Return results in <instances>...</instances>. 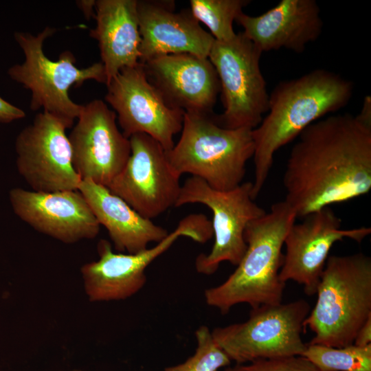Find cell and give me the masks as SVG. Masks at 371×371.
I'll list each match as a JSON object with an SVG mask.
<instances>
[{
  "label": "cell",
  "instance_id": "cell-1",
  "mask_svg": "<svg viewBox=\"0 0 371 371\" xmlns=\"http://www.w3.org/2000/svg\"><path fill=\"white\" fill-rule=\"evenodd\" d=\"M291 150L285 201L297 217L346 202L371 189V128L349 113L308 126Z\"/></svg>",
  "mask_w": 371,
  "mask_h": 371
},
{
  "label": "cell",
  "instance_id": "cell-2",
  "mask_svg": "<svg viewBox=\"0 0 371 371\" xmlns=\"http://www.w3.org/2000/svg\"><path fill=\"white\" fill-rule=\"evenodd\" d=\"M353 92L351 80L325 69H316L276 85L269 95L267 114L251 131L254 199L265 183L277 150L312 123L346 106Z\"/></svg>",
  "mask_w": 371,
  "mask_h": 371
},
{
  "label": "cell",
  "instance_id": "cell-3",
  "mask_svg": "<svg viewBox=\"0 0 371 371\" xmlns=\"http://www.w3.org/2000/svg\"><path fill=\"white\" fill-rule=\"evenodd\" d=\"M297 216L285 201L249 222L244 232L247 249L235 271L222 284L205 291V300L225 314L235 305L252 308L282 303L285 283L280 278L284 239Z\"/></svg>",
  "mask_w": 371,
  "mask_h": 371
},
{
  "label": "cell",
  "instance_id": "cell-4",
  "mask_svg": "<svg viewBox=\"0 0 371 371\" xmlns=\"http://www.w3.org/2000/svg\"><path fill=\"white\" fill-rule=\"evenodd\" d=\"M317 301L304 321L314 333L309 344L340 348L354 344L371 317V258L358 253L328 256Z\"/></svg>",
  "mask_w": 371,
  "mask_h": 371
},
{
  "label": "cell",
  "instance_id": "cell-5",
  "mask_svg": "<svg viewBox=\"0 0 371 371\" xmlns=\"http://www.w3.org/2000/svg\"><path fill=\"white\" fill-rule=\"evenodd\" d=\"M251 131L224 128L213 114L185 113L181 137L166 151L168 162L179 177L189 173L216 190L234 189L242 183L254 155Z\"/></svg>",
  "mask_w": 371,
  "mask_h": 371
},
{
  "label": "cell",
  "instance_id": "cell-6",
  "mask_svg": "<svg viewBox=\"0 0 371 371\" xmlns=\"http://www.w3.org/2000/svg\"><path fill=\"white\" fill-rule=\"evenodd\" d=\"M56 29L46 27L34 36L28 32H16L14 38L23 49L25 60L8 70L11 78L30 90V109H43L60 120L67 128H71L78 118L83 105L75 103L69 95L73 86L80 87L88 80L106 84L104 67L102 63L79 69L76 59L69 51L61 53L56 61L49 59L43 52L44 41Z\"/></svg>",
  "mask_w": 371,
  "mask_h": 371
},
{
  "label": "cell",
  "instance_id": "cell-7",
  "mask_svg": "<svg viewBox=\"0 0 371 371\" xmlns=\"http://www.w3.org/2000/svg\"><path fill=\"white\" fill-rule=\"evenodd\" d=\"M310 311V304L302 299L262 306L252 308L247 321L215 328L212 335L236 364L302 356L306 348L302 333Z\"/></svg>",
  "mask_w": 371,
  "mask_h": 371
},
{
  "label": "cell",
  "instance_id": "cell-8",
  "mask_svg": "<svg viewBox=\"0 0 371 371\" xmlns=\"http://www.w3.org/2000/svg\"><path fill=\"white\" fill-rule=\"evenodd\" d=\"M181 236L205 243L213 236L212 223L204 214H189L155 246L136 254L113 252L108 240H100L97 246L99 259L85 264L80 270L89 300H121L137 293L146 282V269Z\"/></svg>",
  "mask_w": 371,
  "mask_h": 371
},
{
  "label": "cell",
  "instance_id": "cell-9",
  "mask_svg": "<svg viewBox=\"0 0 371 371\" xmlns=\"http://www.w3.org/2000/svg\"><path fill=\"white\" fill-rule=\"evenodd\" d=\"M262 53L243 32L227 41L214 40L208 58L220 82L224 111L214 117L221 126L254 129L267 113L269 93L260 67Z\"/></svg>",
  "mask_w": 371,
  "mask_h": 371
},
{
  "label": "cell",
  "instance_id": "cell-10",
  "mask_svg": "<svg viewBox=\"0 0 371 371\" xmlns=\"http://www.w3.org/2000/svg\"><path fill=\"white\" fill-rule=\"evenodd\" d=\"M252 183H242L227 191L216 190L203 179L192 176L181 185L175 207L201 203L212 213L214 243L207 254L195 260L198 273L212 275L222 262L237 265L247 249L244 232L247 224L266 214L252 198Z\"/></svg>",
  "mask_w": 371,
  "mask_h": 371
},
{
  "label": "cell",
  "instance_id": "cell-11",
  "mask_svg": "<svg viewBox=\"0 0 371 371\" xmlns=\"http://www.w3.org/2000/svg\"><path fill=\"white\" fill-rule=\"evenodd\" d=\"M105 100L114 109L123 135L146 134L170 150L181 131L185 112L171 106L148 81L142 64L121 69L106 85Z\"/></svg>",
  "mask_w": 371,
  "mask_h": 371
},
{
  "label": "cell",
  "instance_id": "cell-12",
  "mask_svg": "<svg viewBox=\"0 0 371 371\" xmlns=\"http://www.w3.org/2000/svg\"><path fill=\"white\" fill-rule=\"evenodd\" d=\"M131 155L108 189L143 217L152 220L175 207L181 185L163 146L144 133L129 137Z\"/></svg>",
  "mask_w": 371,
  "mask_h": 371
},
{
  "label": "cell",
  "instance_id": "cell-13",
  "mask_svg": "<svg viewBox=\"0 0 371 371\" xmlns=\"http://www.w3.org/2000/svg\"><path fill=\"white\" fill-rule=\"evenodd\" d=\"M64 124L47 113H38L18 135L15 149L19 175L32 190H77L81 179L71 161Z\"/></svg>",
  "mask_w": 371,
  "mask_h": 371
},
{
  "label": "cell",
  "instance_id": "cell-14",
  "mask_svg": "<svg viewBox=\"0 0 371 371\" xmlns=\"http://www.w3.org/2000/svg\"><path fill=\"white\" fill-rule=\"evenodd\" d=\"M68 136L73 167L81 180L108 187L131 155L129 138L117 125L116 113L101 100L86 105Z\"/></svg>",
  "mask_w": 371,
  "mask_h": 371
},
{
  "label": "cell",
  "instance_id": "cell-15",
  "mask_svg": "<svg viewBox=\"0 0 371 371\" xmlns=\"http://www.w3.org/2000/svg\"><path fill=\"white\" fill-rule=\"evenodd\" d=\"M370 233L368 227L341 229V219L330 207L307 214L301 223H294L286 236L280 280L303 285L308 295L316 294L333 245L345 238L361 243Z\"/></svg>",
  "mask_w": 371,
  "mask_h": 371
},
{
  "label": "cell",
  "instance_id": "cell-16",
  "mask_svg": "<svg viewBox=\"0 0 371 371\" xmlns=\"http://www.w3.org/2000/svg\"><path fill=\"white\" fill-rule=\"evenodd\" d=\"M9 199L20 219L63 243L92 239L99 233L100 225L78 190L43 192L15 188Z\"/></svg>",
  "mask_w": 371,
  "mask_h": 371
},
{
  "label": "cell",
  "instance_id": "cell-17",
  "mask_svg": "<svg viewBox=\"0 0 371 371\" xmlns=\"http://www.w3.org/2000/svg\"><path fill=\"white\" fill-rule=\"evenodd\" d=\"M141 63L148 81L171 106L185 113L213 114L221 87L208 58L190 54H166Z\"/></svg>",
  "mask_w": 371,
  "mask_h": 371
},
{
  "label": "cell",
  "instance_id": "cell-18",
  "mask_svg": "<svg viewBox=\"0 0 371 371\" xmlns=\"http://www.w3.org/2000/svg\"><path fill=\"white\" fill-rule=\"evenodd\" d=\"M139 63L153 56L190 54L208 58L214 38L190 10L175 12L174 1H137Z\"/></svg>",
  "mask_w": 371,
  "mask_h": 371
},
{
  "label": "cell",
  "instance_id": "cell-19",
  "mask_svg": "<svg viewBox=\"0 0 371 371\" xmlns=\"http://www.w3.org/2000/svg\"><path fill=\"white\" fill-rule=\"evenodd\" d=\"M236 21L262 52L284 48L302 53L319 37L324 25L315 0H281L258 16L242 12Z\"/></svg>",
  "mask_w": 371,
  "mask_h": 371
},
{
  "label": "cell",
  "instance_id": "cell-20",
  "mask_svg": "<svg viewBox=\"0 0 371 371\" xmlns=\"http://www.w3.org/2000/svg\"><path fill=\"white\" fill-rule=\"evenodd\" d=\"M78 190L83 195L100 225L107 230L115 250L136 254L159 243L167 230L134 210L107 187L91 180H82Z\"/></svg>",
  "mask_w": 371,
  "mask_h": 371
},
{
  "label": "cell",
  "instance_id": "cell-21",
  "mask_svg": "<svg viewBox=\"0 0 371 371\" xmlns=\"http://www.w3.org/2000/svg\"><path fill=\"white\" fill-rule=\"evenodd\" d=\"M95 8L96 26L89 35L98 42L106 85L121 69L139 63L137 1L98 0Z\"/></svg>",
  "mask_w": 371,
  "mask_h": 371
},
{
  "label": "cell",
  "instance_id": "cell-22",
  "mask_svg": "<svg viewBox=\"0 0 371 371\" xmlns=\"http://www.w3.org/2000/svg\"><path fill=\"white\" fill-rule=\"evenodd\" d=\"M302 356L321 371H371V344L335 348L308 344Z\"/></svg>",
  "mask_w": 371,
  "mask_h": 371
},
{
  "label": "cell",
  "instance_id": "cell-23",
  "mask_svg": "<svg viewBox=\"0 0 371 371\" xmlns=\"http://www.w3.org/2000/svg\"><path fill=\"white\" fill-rule=\"evenodd\" d=\"M249 1L190 0V12L200 23L205 25L214 40L227 41L236 34L233 23Z\"/></svg>",
  "mask_w": 371,
  "mask_h": 371
},
{
  "label": "cell",
  "instance_id": "cell-24",
  "mask_svg": "<svg viewBox=\"0 0 371 371\" xmlns=\"http://www.w3.org/2000/svg\"><path fill=\"white\" fill-rule=\"evenodd\" d=\"M195 338L194 355L181 363L166 368L164 371H217L230 364V359L216 343L208 327H199Z\"/></svg>",
  "mask_w": 371,
  "mask_h": 371
},
{
  "label": "cell",
  "instance_id": "cell-25",
  "mask_svg": "<svg viewBox=\"0 0 371 371\" xmlns=\"http://www.w3.org/2000/svg\"><path fill=\"white\" fill-rule=\"evenodd\" d=\"M224 371H321L302 356L262 359L236 364Z\"/></svg>",
  "mask_w": 371,
  "mask_h": 371
},
{
  "label": "cell",
  "instance_id": "cell-26",
  "mask_svg": "<svg viewBox=\"0 0 371 371\" xmlns=\"http://www.w3.org/2000/svg\"><path fill=\"white\" fill-rule=\"evenodd\" d=\"M25 116V112L0 97V122L9 123Z\"/></svg>",
  "mask_w": 371,
  "mask_h": 371
},
{
  "label": "cell",
  "instance_id": "cell-27",
  "mask_svg": "<svg viewBox=\"0 0 371 371\" xmlns=\"http://www.w3.org/2000/svg\"><path fill=\"white\" fill-rule=\"evenodd\" d=\"M354 344L359 346L371 344V317L364 323L357 332Z\"/></svg>",
  "mask_w": 371,
  "mask_h": 371
},
{
  "label": "cell",
  "instance_id": "cell-28",
  "mask_svg": "<svg viewBox=\"0 0 371 371\" xmlns=\"http://www.w3.org/2000/svg\"><path fill=\"white\" fill-rule=\"evenodd\" d=\"M357 119L363 124L371 128V97L364 98L363 105L359 113L355 115Z\"/></svg>",
  "mask_w": 371,
  "mask_h": 371
},
{
  "label": "cell",
  "instance_id": "cell-29",
  "mask_svg": "<svg viewBox=\"0 0 371 371\" xmlns=\"http://www.w3.org/2000/svg\"><path fill=\"white\" fill-rule=\"evenodd\" d=\"M78 4L87 19L91 16H95L93 8H95V1H80Z\"/></svg>",
  "mask_w": 371,
  "mask_h": 371
},
{
  "label": "cell",
  "instance_id": "cell-30",
  "mask_svg": "<svg viewBox=\"0 0 371 371\" xmlns=\"http://www.w3.org/2000/svg\"><path fill=\"white\" fill-rule=\"evenodd\" d=\"M71 371H83V370H71Z\"/></svg>",
  "mask_w": 371,
  "mask_h": 371
}]
</instances>
